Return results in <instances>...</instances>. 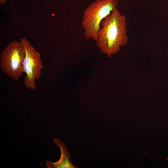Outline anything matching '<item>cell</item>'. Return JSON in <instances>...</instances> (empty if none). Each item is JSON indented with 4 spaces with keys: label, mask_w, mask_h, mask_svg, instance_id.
Returning a JSON list of instances; mask_svg holds the SVG:
<instances>
[{
    "label": "cell",
    "mask_w": 168,
    "mask_h": 168,
    "mask_svg": "<svg viewBox=\"0 0 168 168\" xmlns=\"http://www.w3.org/2000/svg\"><path fill=\"white\" fill-rule=\"evenodd\" d=\"M54 143L60 148L61 155L60 159L56 162L50 160L45 161L47 168H76L70 159V154L66 147L65 144L60 140L54 138L53 139Z\"/></svg>",
    "instance_id": "5b68a950"
},
{
    "label": "cell",
    "mask_w": 168,
    "mask_h": 168,
    "mask_svg": "<svg viewBox=\"0 0 168 168\" xmlns=\"http://www.w3.org/2000/svg\"><path fill=\"white\" fill-rule=\"evenodd\" d=\"M7 0H0V3L3 4Z\"/></svg>",
    "instance_id": "8992f818"
},
{
    "label": "cell",
    "mask_w": 168,
    "mask_h": 168,
    "mask_svg": "<svg viewBox=\"0 0 168 168\" xmlns=\"http://www.w3.org/2000/svg\"><path fill=\"white\" fill-rule=\"evenodd\" d=\"M25 56L21 41H11L1 54L0 67L8 77L16 81L24 73L23 63Z\"/></svg>",
    "instance_id": "3957f363"
},
{
    "label": "cell",
    "mask_w": 168,
    "mask_h": 168,
    "mask_svg": "<svg viewBox=\"0 0 168 168\" xmlns=\"http://www.w3.org/2000/svg\"><path fill=\"white\" fill-rule=\"evenodd\" d=\"M20 41L25 51L23 63V71L26 74L24 83L26 88L35 90V80L40 77L44 67L41 55L26 38H21Z\"/></svg>",
    "instance_id": "277c9868"
},
{
    "label": "cell",
    "mask_w": 168,
    "mask_h": 168,
    "mask_svg": "<svg viewBox=\"0 0 168 168\" xmlns=\"http://www.w3.org/2000/svg\"><path fill=\"white\" fill-rule=\"evenodd\" d=\"M118 5V0H95L84 10L82 27L86 39H91L96 42L101 21L117 8Z\"/></svg>",
    "instance_id": "7a4b0ae2"
},
{
    "label": "cell",
    "mask_w": 168,
    "mask_h": 168,
    "mask_svg": "<svg viewBox=\"0 0 168 168\" xmlns=\"http://www.w3.org/2000/svg\"><path fill=\"white\" fill-rule=\"evenodd\" d=\"M126 18L118 8L113 10L101 21L96 44L100 51L109 57L118 53L128 43Z\"/></svg>",
    "instance_id": "6da1fadb"
}]
</instances>
